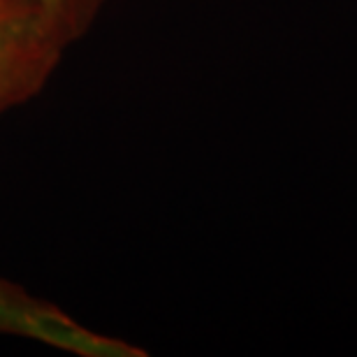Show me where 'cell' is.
<instances>
[{"label":"cell","instance_id":"1","mask_svg":"<svg viewBox=\"0 0 357 357\" xmlns=\"http://www.w3.org/2000/svg\"><path fill=\"white\" fill-rule=\"evenodd\" d=\"M0 334L38 341L77 357H144L142 348L107 337L59 306L28 295L0 276Z\"/></svg>","mask_w":357,"mask_h":357},{"label":"cell","instance_id":"2","mask_svg":"<svg viewBox=\"0 0 357 357\" xmlns=\"http://www.w3.org/2000/svg\"><path fill=\"white\" fill-rule=\"evenodd\" d=\"M63 54L17 7L0 0V114L45 86Z\"/></svg>","mask_w":357,"mask_h":357},{"label":"cell","instance_id":"3","mask_svg":"<svg viewBox=\"0 0 357 357\" xmlns=\"http://www.w3.org/2000/svg\"><path fill=\"white\" fill-rule=\"evenodd\" d=\"M63 52L96 24L107 0H7Z\"/></svg>","mask_w":357,"mask_h":357}]
</instances>
